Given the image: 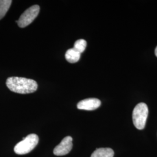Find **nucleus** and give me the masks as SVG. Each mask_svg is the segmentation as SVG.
Here are the masks:
<instances>
[{
    "instance_id": "nucleus-2",
    "label": "nucleus",
    "mask_w": 157,
    "mask_h": 157,
    "mask_svg": "<svg viewBox=\"0 0 157 157\" xmlns=\"http://www.w3.org/2000/svg\"><path fill=\"white\" fill-rule=\"evenodd\" d=\"M39 141L38 136L30 134L23 137L22 140L19 142L14 148L15 152L19 155L26 154L32 151L37 145Z\"/></svg>"
},
{
    "instance_id": "nucleus-1",
    "label": "nucleus",
    "mask_w": 157,
    "mask_h": 157,
    "mask_svg": "<svg viewBox=\"0 0 157 157\" xmlns=\"http://www.w3.org/2000/svg\"><path fill=\"white\" fill-rule=\"evenodd\" d=\"M6 84L11 91L19 94L33 93L38 87L35 80L20 77H10L7 78Z\"/></svg>"
},
{
    "instance_id": "nucleus-7",
    "label": "nucleus",
    "mask_w": 157,
    "mask_h": 157,
    "mask_svg": "<svg viewBox=\"0 0 157 157\" xmlns=\"http://www.w3.org/2000/svg\"><path fill=\"white\" fill-rule=\"evenodd\" d=\"M114 152L110 148H100L95 150L91 157H113Z\"/></svg>"
},
{
    "instance_id": "nucleus-8",
    "label": "nucleus",
    "mask_w": 157,
    "mask_h": 157,
    "mask_svg": "<svg viewBox=\"0 0 157 157\" xmlns=\"http://www.w3.org/2000/svg\"><path fill=\"white\" fill-rule=\"evenodd\" d=\"M80 53L75 50L74 48L69 49L66 52L65 58L67 62L69 63H76L78 62L80 58Z\"/></svg>"
},
{
    "instance_id": "nucleus-11",
    "label": "nucleus",
    "mask_w": 157,
    "mask_h": 157,
    "mask_svg": "<svg viewBox=\"0 0 157 157\" xmlns=\"http://www.w3.org/2000/svg\"><path fill=\"white\" fill-rule=\"evenodd\" d=\"M155 56L157 57V47H156V48H155Z\"/></svg>"
},
{
    "instance_id": "nucleus-9",
    "label": "nucleus",
    "mask_w": 157,
    "mask_h": 157,
    "mask_svg": "<svg viewBox=\"0 0 157 157\" xmlns=\"http://www.w3.org/2000/svg\"><path fill=\"white\" fill-rule=\"evenodd\" d=\"M12 2L11 0H0V20L5 17Z\"/></svg>"
},
{
    "instance_id": "nucleus-3",
    "label": "nucleus",
    "mask_w": 157,
    "mask_h": 157,
    "mask_svg": "<svg viewBox=\"0 0 157 157\" xmlns=\"http://www.w3.org/2000/svg\"><path fill=\"white\" fill-rule=\"evenodd\" d=\"M148 115V108L145 103L141 102L135 107L132 114L133 122L135 127L139 130L145 128Z\"/></svg>"
},
{
    "instance_id": "nucleus-6",
    "label": "nucleus",
    "mask_w": 157,
    "mask_h": 157,
    "mask_svg": "<svg viewBox=\"0 0 157 157\" xmlns=\"http://www.w3.org/2000/svg\"><path fill=\"white\" fill-rule=\"evenodd\" d=\"M101 104L100 100L97 98H87L80 101L77 105V107L79 109L93 111L100 107Z\"/></svg>"
},
{
    "instance_id": "nucleus-10",
    "label": "nucleus",
    "mask_w": 157,
    "mask_h": 157,
    "mask_svg": "<svg viewBox=\"0 0 157 157\" xmlns=\"http://www.w3.org/2000/svg\"><path fill=\"white\" fill-rule=\"evenodd\" d=\"M87 46V42L84 39H79L77 40L74 44L73 48L78 51L79 53H82L84 52Z\"/></svg>"
},
{
    "instance_id": "nucleus-4",
    "label": "nucleus",
    "mask_w": 157,
    "mask_h": 157,
    "mask_svg": "<svg viewBox=\"0 0 157 157\" xmlns=\"http://www.w3.org/2000/svg\"><path fill=\"white\" fill-rule=\"evenodd\" d=\"M40 12V6L37 5L32 6L23 13L17 21V23L20 28H25L33 21L37 17Z\"/></svg>"
},
{
    "instance_id": "nucleus-5",
    "label": "nucleus",
    "mask_w": 157,
    "mask_h": 157,
    "mask_svg": "<svg viewBox=\"0 0 157 157\" xmlns=\"http://www.w3.org/2000/svg\"><path fill=\"white\" fill-rule=\"evenodd\" d=\"M73 139L71 136H67L61 141L59 144L54 150V154L56 156H62L67 154L71 151L73 147Z\"/></svg>"
}]
</instances>
